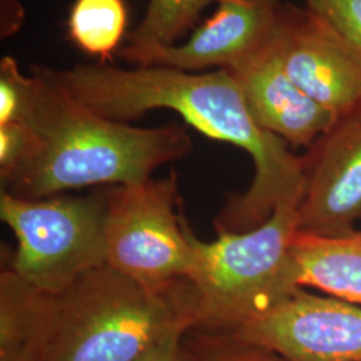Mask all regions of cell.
I'll return each instance as SVG.
<instances>
[{
	"mask_svg": "<svg viewBox=\"0 0 361 361\" xmlns=\"http://www.w3.org/2000/svg\"><path fill=\"white\" fill-rule=\"evenodd\" d=\"M32 102L25 123L30 143L22 159L0 174L1 193L42 200L97 185H126L152 178L165 164L193 149L185 125L135 128L79 104L35 66Z\"/></svg>",
	"mask_w": 361,
	"mask_h": 361,
	"instance_id": "3",
	"label": "cell"
},
{
	"mask_svg": "<svg viewBox=\"0 0 361 361\" xmlns=\"http://www.w3.org/2000/svg\"><path fill=\"white\" fill-rule=\"evenodd\" d=\"M273 43L290 79L334 116L360 104L361 54L322 15L285 1Z\"/></svg>",
	"mask_w": 361,
	"mask_h": 361,
	"instance_id": "8",
	"label": "cell"
},
{
	"mask_svg": "<svg viewBox=\"0 0 361 361\" xmlns=\"http://www.w3.org/2000/svg\"><path fill=\"white\" fill-rule=\"evenodd\" d=\"M30 143V130L25 123L0 125V174L11 170L22 159Z\"/></svg>",
	"mask_w": 361,
	"mask_h": 361,
	"instance_id": "18",
	"label": "cell"
},
{
	"mask_svg": "<svg viewBox=\"0 0 361 361\" xmlns=\"http://www.w3.org/2000/svg\"><path fill=\"white\" fill-rule=\"evenodd\" d=\"M284 0H217L216 11L190 38L149 55L143 66L183 71L231 70L268 47Z\"/></svg>",
	"mask_w": 361,
	"mask_h": 361,
	"instance_id": "10",
	"label": "cell"
},
{
	"mask_svg": "<svg viewBox=\"0 0 361 361\" xmlns=\"http://www.w3.org/2000/svg\"><path fill=\"white\" fill-rule=\"evenodd\" d=\"M26 11L20 0H0V35L10 38L23 25Z\"/></svg>",
	"mask_w": 361,
	"mask_h": 361,
	"instance_id": "20",
	"label": "cell"
},
{
	"mask_svg": "<svg viewBox=\"0 0 361 361\" xmlns=\"http://www.w3.org/2000/svg\"><path fill=\"white\" fill-rule=\"evenodd\" d=\"M129 13L125 0H75L67 19L71 43L99 63L110 65L125 38Z\"/></svg>",
	"mask_w": 361,
	"mask_h": 361,
	"instance_id": "14",
	"label": "cell"
},
{
	"mask_svg": "<svg viewBox=\"0 0 361 361\" xmlns=\"http://www.w3.org/2000/svg\"><path fill=\"white\" fill-rule=\"evenodd\" d=\"M0 219L16 238L8 269L37 289L63 290L107 264L104 193L42 200L1 193Z\"/></svg>",
	"mask_w": 361,
	"mask_h": 361,
	"instance_id": "5",
	"label": "cell"
},
{
	"mask_svg": "<svg viewBox=\"0 0 361 361\" xmlns=\"http://www.w3.org/2000/svg\"><path fill=\"white\" fill-rule=\"evenodd\" d=\"M233 338L285 361H361V305L301 288Z\"/></svg>",
	"mask_w": 361,
	"mask_h": 361,
	"instance_id": "9",
	"label": "cell"
},
{
	"mask_svg": "<svg viewBox=\"0 0 361 361\" xmlns=\"http://www.w3.org/2000/svg\"><path fill=\"white\" fill-rule=\"evenodd\" d=\"M192 355L195 361H285L267 349L249 345L219 332L197 336Z\"/></svg>",
	"mask_w": 361,
	"mask_h": 361,
	"instance_id": "16",
	"label": "cell"
},
{
	"mask_svg": "<svg viewBox=\"0 0 361 361\" xmlns=\"http://www.w3.org/2000/svg\"><path fill=\"white\" fill-rule=\"evenodd\" d=\"M35 67L104 118L129 123L147 111L168 109L207 138L245 150L255 165L253 180L246 192L229 198L214 222L217 232H247L262 225L276 209L298 207L304 192L302 157L258 126L228 70L193 73L162 66L121 68L104 63L67 70Z\"/></svg>",
	"mask_w": 361,
	"mask_h": 361,
	"instance_id": "1",
	"label": "cell"
},
{
	"mask_svg": "<svg viewBox=\"0 0 361 361\" xmlns=\"http://www.w3.org/2000/svg\"><path fill=\"white\" fill-rule=\"evenodd\" d=\"M228 71L235 79L258 126L292 149L307 150L335 119L288 75L273 40L268 47Z\"/></svg>",
	"mask_w": 361,
	"mask_h": 361,
	"instance_id": "11",
	"label": "cell"
},
{
	"mask_svg": "<svg viewBox=\"0 0 361 361\" xmlns=\"http://www.w3.org/2000/svg\"><path fill=\"white\" fill-rule=\"evenodd\" d=\"M348 39L361 54V0H302Z\"/></svg>",
	"mask_w": 361,
	"mask_h": 361,
	"instance_id": "17",
	"label": "cell"
},
{
	"mask_svg": "<svg viewBox=\"0 0 361 361\" xmlns=\"http://www.w3.org/2000/svg\"><path fill=\"white\" fill-rule=\"evenodd\" d=\"M217 0H149L146 13L118 55L130 65L143 66L150 54L178 44L194 31L202 11Z\"/></svg>",
	"mask_w": 361,
	"mask_h": 361,
	"instance_id": "13",
	"label": "cell"
},
{
	"mask_svg": "<svg viewBox=\"0 0 361 361\" xmlns=\"http://www.w3.org/2000/svg\"><path fill=\"white\" fill-rule=\"evenodd\" d=\"M193 284H141L104 264L59 292L0 276V361H135L174 331L200 326Z\"/></svg>",
	"mask_w": 361,
	"mask_h": 361,
	"instance_id": "2",
	"label": "cell"
},
{
	"mask_svg": "<svg viewBox=\"0 0 361 361\" xmlns=\"http://www.w3.org/2000/svg\"><path fill=\"white\" fill-rule=\"evenodd\" d=\"M302 157L298 232L340 237L361 222V102L335 116Z\"/></svg>",
	"mask_w": 361,
	"mask_h": 361,
	"instance_id": "7",
	"label": "cell"
},
{
	"mask_svg": "<svg viewBox=\"0 0 361 361\" xmlns=\"http://www.w3.org/2000/svg\"><path fill=\"white\" fill-rule=\"evenodd\" d=\"M186 331H174L162 337L135 361H195L193 355L182 347Z\"/></svg>",
	"mask_w": 361,
	"mask_h": 361,
	"instance_id": "19",
	"label": "cell"
},
{
	"mask_svg": "<svg viewBox=\"0 0 361 361\" xmlns=\"http://www.w3.org/2000/svg\"><path fill=\"white\" fill-rule=\"evenodd\" d=\"M297 205H283L247 232H217L205 243L190 229L200 326L232 334L281 305L301 289L292 244Z\"/></svg>",
	"mask_w": 361,
	"mask_h": 361,
	"instance_id": "4",
	"label": "cell"
},
{
	"mask_svg": "<svg viewBox=\"0 0 361 361\" xmlns=\"http://www.w3.org/2000/svg\"><path fill=\"white\" fill-rule=\"evenodd\" d=\"M37 79L25 75L13 56L0 61V125L23 122L32 102Z\"/></svg>",
	"mask_w": 361,
	"mask_h": 361,
	"instance_id": "15",
	"label": "cell"
},
{
	"mask_svg": "<svg viewBox=\"0 0 361 361\" xmlns=\"http://www.w3.org/2000/svg\"><path fill=\"white\" fill-rule=\"evenodd\" d=\"M104 200L109 265L149 286L189 279L193 246L190 226L177 212L176 171L158 180L110 186Z\"/></svg>",
	"mask_w": 361,
	"mask_h": 361,
	"instance_id": "6",
	"label": "cell"
},
{
	"mask_svg": "<svg viewBox=\"0 0 361 361\" xmlns=\"http://www.w3.org/2000/svg\"><path fill=\"white\" fill-rule=\"evenodd\" d=\"M292 255L301 288L361 305V229L340 237L297 232Z\"/></svg>",
	"mask_w": 361,
	"mask_h": 361,
	"instance_id": "12",
	"label": "cell"
}]
</instances>
